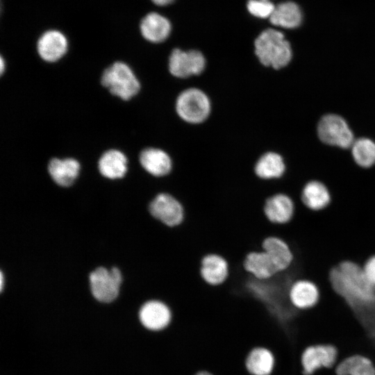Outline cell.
<instances>
[{"mask_svg":"<svg viewBox=\"0 0 375 375\" xmlns=\"http://www.w3.org/2000/svg\"><path fill=\"white\" fill-rule=\"evenodd\" d=\"M329 280L333 290L354 311L375 303V287L360 265L350 260L342 261L331 269Z\"/></svg>","mask_w":375,"mask_h":375,"instance_id":"6da1fadb","label":"cell"},{"mask_svg":"<svg viewBox=\"0 0 375 375\" xmlns=\"http://www.w3.org/2000/svg\"><path fill=\"white\" fill-rule=\"evenodd\" d=\"M255 53L259 61L266 67L280 69L286 66L292 58V49L284 35L269 28L256 39Z\"/></svg>","mask_w":375,"mask_h":375,"instance_id":"7a4b0ae2","label":"cell"},{"mask_svg":"<svg viewBox=\"0 0 375 375\" xmlns=\"http://www.w3.org/2000/svg\"><path fill=\"white\" fill-rule=\"evenodd\" d=\"M101 83L113 95L127 101L135 96L140 84L131 68L123 62H115L103 72Z\"/></svg>","mask_w":375,"mask_h":375,"instance_id":"3957f363","label":"cell"},{"mask_svg":"<svg viewBox=\"0 0 375 375\" xmlns=\"http://www.w3.org/2000/svg\"><path fill=\"white\" fill-rule=\"evenodd\" d=\"M176 110L183 121L190 124H199L204 122L210 113V101L200 89L188 88L178 96Z\"/></svg>","mask_w":375,"mask_h":375,"instance_id":"277c9868","label":"cell"},{"mask_svg":"<svg viewBox=\"0 0 375 375\" xmlns=\"http://www.w3.org/2000/svg\"><path fill=\"white\" fill-rule=\"evenodd\" d=\"M122 281L121 272L117 267L108 270L100 267L90 274L91 292L101 302L108 303L115 299Z\"/></svg>","mask_w":375,"mask_h":375,"instance_id":"5b68a950","label":"cell"},{"mask_svg":"<svg viewBox=\"0 0 375 375\" xmlns=\"http://www.w3.org/2000/svg\"><path fill=\"white\" fill-rule=\"evenodd\" d=\"M317 133L323 142L342 148H349L354 142L353 133L347 123L335 114L322 117L318 123Z\"/></svg>","mask_w":375,"mask_h":375,"instance_id":"8992f818","label":"cell"},{"mask_svg":"<svg viewBox=\"0 0 375 375\" xmlns=\"http://www.w3.org/2000/svg\"><path fill=\"white\" fill-rule=\"evenodd\" d=\"M338 361V351L331 344L310 345L303 351L301 356L304 375H312L320 369L333 368Z\"/></svg>","mask_w":375,"mask_h":375,"instance_id":"52a82bcc","label":"cell"},{"mask_svg":"<svg viewBox=\"0 0 375 375\" xmlns=\"http://www.w3.org/2000/svg\"><path fill=\"white\" fill-rule=\"evenodd\" d=\"M148 210L155 219L171 228L180 225L185 217L182 203L166 192L158 194L149 203Z\"/></svg>","mask_w":375,"mask_h":375,"instance_id":"ba28073f","label":"cell"},{"mask_svg":"<svg viewBox=\"0 0 375 375\" xmlns=\"http://www.w3.org/2000/svg\"><path fill=\"white\" fill-rule=\"evenodd\" d=\"M169 71L172 75L180 78L199 75L206 67V59L199 51L174 49L169 58Z\"/></svg>","mask_w":375,"mask_h":375,"instance_id":"9c48e42d","label":"cell"},{"mask_svg":"<svg viewBox=\"0 0 375 375\" xmlns=\"http://www.w3.org/2000/svg\"><path fill=\"white\" fill-rule=\"evenodd\" d=\"M138 319L144 328L151 332H160L170 324L172 312L164 301L150 299L140 306Z\"/></svg>","mask_w":375,"mask_h":375,"instance_id":"30bf717a","label":"cell"},{"mask_svg":"<svg viewBox=\"0 0 375 375\" xmlns=\"http://www.w3.org/2000/svg\"><path fill=\"white\" fill-rule=\"evenodd\" d=\"M288 296L294 308L299 310H308L318 303L320 290L315 282L306 278H299L290 285Z\"/></svg>","mask_w":375,"mask_h":375,"instance_id":"8fae6325","label":"cell"},{"mask_svg":"<svg viewBox=\"0 0 375 375\" xmlns=\"http://www.w3.org/2000/svg\"><path fill=\"white\" fill-rule=\"evenodd\" d=\"M294 212L295 203L286 194L277 193L265 201L264 212L269 221L273 224H285L290 222Z\"/></svg>","mask_w":375,"mask_h":375,"instance_id":"7c38bea8","label":"cell"},{"mask_svg":"<svg viewBox=\"0 0 375 375\" xmlns=\"http://www.w3.org/2000/svg\"><path fill=\"white\" fill-rule=\"evenodd\" d=\"M139 160L142 168L149 174L158 178L168 176L174 167L168 153L157 148L144 149L140 154Z\"/></svg>","mask_w":375,"mask_h":375,"instance_id":"4fadbf2b","label":"cell"},{"mask_svg":"<svg viewBox=\"0 0 375 375\" xmlns=\"http://www.w3.org/2000/svg\"><path fill=\"white\" fill-rule=\"evenodd\" d=\"M300 199L306 208L318 212L326 209L331 204L332 196L330 190L324 183L312 180L304 184Z\"/></svg>","mask_w":375,"mask_h":375,"instance_id":"5bb4252c","label":"cell"},{"mask_svg":"<svg viewBox=\"0 0 375 375\" xmlns=\"http://www.w3.org/2000/svg\"><path fill=\"white\" fill-rule=\"evenodd\" d=\"M37 49L42 59L53 62L65 54L67 50V40L60 31H48L39 38Z\"/></svg>","mask_w":375,"mask_h":375,"instance_id":"9a60e30c","label":"cell"},{"mask_svg":"<svg viewBox=\"0 0 375 375\" xmlns=\"http://www.w3.org/2000/svg\"><path fill=\"white\" fill-rule=\"evenodd\" d=\"M200 273L202 278L208 284L213 286L219 285L228 278V262L220 255L208 254L201 260Z\"/></svg>","mask_w":375,"mask_h":375,"instance_id":"2e32d148","label":"cell"},{"mask_svg":"<svg viewBox=\"0 0 375 375\" xmlns=\"http://www.w3.org/2000/svg\"><path fill=\"white\" fill-rule=\"evenodd\" d=\"M262 247L278 272L287 270L292 265L294 256L289 244L283 240L274 236L268 237L263 240Z\"/></svg>","mask_w":375,"mask_h":375,"instance_id":"e0dca14e","label":"cell"},{"mask_svg":"<svg viewBox=\"0 0 375 375\" xmlns=\"http://www.w3.org/2000/svg\"><path fill=\"white\" fill-rule=\"evenodd\" d=\"M79 162L74 158H53L48 165V172L53 181L60 186L69 187L77 178Z\"/></svg>","mask_w":375,"mask_h":375,"instance_id":"ac0fdd59","label":"cell"},{"mask_svg":"<svg viewBox=\"0 0 375 375\" xmlns=\"http://www.w3.org/2000/svg\"><path fill=\"white\" fill-rule=\"evenodd\" d=\"M254 173L260 179L271 181L281 178L286 167L281 155L268 152L262 155L254 164Z\"/></svg>","mask_w":375,"mask_h":375,"instance_id":"d6986e66","label":"cell"},{"mask_svg":"<svg viewBox=\"0 0 375 375\" xmlns=\"http://www.w3.org/2000/svg\"><path fill=\"white\" fill-rule=\"evenodd\" d=\"M245 270L255 278L268 279L279 273L269 256L264 251L248 253L244 261Z\"/></svg>","mask_w":375,"mask_h":375,"instance_id":"ffe728a7","label":"cell"},{"mask_svg":"<svg viewBox=\"0 0 375 375\" xmlns=\"http://www.w3.org/2000/svg\"><path fill=\"white\" fill-rule=\"evenodd\" d=\"M140 31L146 40L157 43L167 39L171 31V26L165 17L158 13L151 12L142 20Z\"/></svg>","mask_w":375,"mask_h":375,"instance_id":"44dd1931","label":"cell"},{"mask_svg":"<svg viewBox=\"0 0 375 375\" xmlns=\"http://www.w3.org/2000/svg\"><path fill=\"white\" fill-rule=\"evenodd\" d=\"M127 158L122 151L110 149L100 157L98 168L102 176L110 179L122 178L127 172Z\"/></svg>","mask_w":375,"mask_h":375,"instance_id":"7402d4cb","label":"cell"},{"mask_svg":"<svg viewBox=\"0 0 375 375\" xmlns=\"http://www.w3.org/2000/svg\"><path fill=\"white\" fill-rule=\"evenodd\" d=\"M337 375H375V365L367 356L353 354L340 360L333 367Z\"/></svg>","mask_w":375,"mask_h":375,"instance_id":"603a6c76","label":"cell"},{"mask_svg":"<svg viewBox=\"0 0 375 375\" xmlns=\"http://www.w3.org/2000/svg\"><path fill=\"white\" fill-rule=\"evenodd\" d=\"M245 366L251 375H270L275 366V357L267 348L258 347L248 354Z\"/></svg>","mask_w":375,"mask_h":375,"instance_id":"cb8c5ba5","label":"cell"},{"mask_svg":"<svg viewBox=\"0 0 375 375\" xmlns=\"http://www.w3.org/2000/svg\"><path fill=\"white\" fill-rule=\"evenodd\" d=\"M269 19L275 26L293 28L299 26L301 22V12L295 3L284 2L275 6Z\"/></svg>","mask_w":375,"mask_h":375,"instance_id":"d4e9b609","label":"cell"},{"mask_svg":"<svg viewBox=\"0 0 375 375\" xmlns=\"http://www.w3.org/2000/svg\"><path fill=\"white\" fill-rule=\"evenodd\" d=\"M353 158L359 166L368 168L375 164V143L368 138H360L351 145Z\"/></svg>","mask_w":375,"mask_h":375,"instance_id":"484cf974","label":"cell"},{"mask_svg":"<svg viewBox=\"0 0 375 375\" xmlns=\"http://www.w3.org/2000/svg\"><path fill=\"white\" fill-rule=\"evenodd\" d=\"M249 11L258 17H270L275 6L269 0H249L247 3Z\"/></svg>","mask_w":375,"mask_h":375,"instance_id":"4316f807","label":"cell"},{"mask_svg":"<svg viewBox=\"0 0 375 375\" xmlns=\"http://www.w3.org/2000/svg\"><path fill=\"white\" fill-rule=\"evenodd\" d=\"M362 267L367 278L375 287V254L369 257Z\"/></svg>","mask_w":375,"mask_h":375,"instance_id":"83f0119b","label":"cell"},{"mask_svg":"<svg viewBox=\"0 0 375 375\" xmlns=\"http://www.w3.org/2000/svg\"><path fill=\"white\" fill-rule=\"evenodd\" d=\"M155 4L158 6H165L172 3L174 0H151Z\"/></svg>","mask_w":375,"mask_h":375,"instance_id":"f1b7e54d","label":"cell"},{"mask_svg":"<svg viewBox=\"0 0 375 375\" xmlns=\"http://www.w3.org/2000/svg\"><path fill=\"white\" fill-rule=\"evenodd\" d=\"M6 65L3 60V57H1V64H0V68H1V73L2 74L5 69Z\"/></svg>","mask_w":375,"mask_h":375,"instance_id":"f546056e","label":"cell"},{"mask_svg":"<svg viewBox=\"0 0 375 375\" xmlns=\"http://www.w3.org/2000/svg\"><path fill=\"white\" fill-rule=\"evenodd\" d=\"M195 375H213V374L208 371H200L197 372Z\"/></svg>","mask_w":375,"mask_h":375,"instance_id":"4dcf8cb0","label":"cell"},{"mask_svg":"<svg viewBox=\"0 0 375 375\" xmlns=\"http://www.w3.org/2000/svg\"><path fill=\"white\" fill-rule=\"evenodd\" d=\"M3 274L2 272H1L0 274V289L1 290H2V288H3Z\"/></svg>","mask_w":375,"mask_h":375,"instance_id":"1f68e13d","label":"cell"}]
</instances>
